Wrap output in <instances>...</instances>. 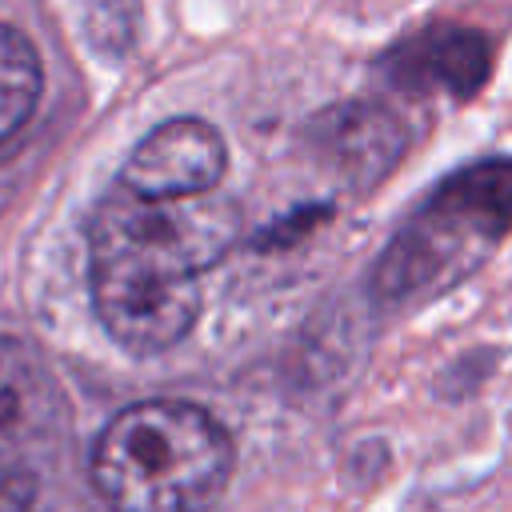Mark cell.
<instances>
[{"instance_id":"cell-5","label":"cell","mask_w":512,"mask_h":512,"mask_svg":"<svg viewBox=\"0 0 512 512\" xmlns=\"http://www.w3.org/2000/svg\"><path fill=\"white\" fill-rule=\"evenodd\" d=\"M224 168H228L224 136L208 120L180 116L152 128L128 152L116 184L144 200H188L216 192Z\"/></svg>"},{"instance_id":"cell-4","label":"cell","mask_w":512,"mask_h":512,"mask_svg":"<svg viewBox=\"0 0 512 512\" xmlns=\"http://www.w3.org/2000/svg\"><path fill=\"white\" fill-rule=\"evenodd\" d=\"M72 432L68 396L44 352L0 336V512H36Z\"/></svg>"},{"instance_id":"cell-2","label":"cell","mask_w":512,"mask_h":512,"mask_svg":"<svg viewBox=\"0 0 512 512\" xmlns=\"http://www.w3.org/2000/svg\"><path fill=\"white\" fill-rule=\"evenodd\" d=\"M232 436L200 404L140 400L92 444V484L112 512H208L232 476Z\"/></svg>"},{"instance_id":"cell-8","label":"cell","mask_w":512,"mask_h":512,"mask_svg":"<svg viewBox=\"0 0 512 512\" xmlns=\"http://www.w3.org/2000/svg\"><path fill=\"white\" fill-rule=\"evenodd\" d=\"M44 92V68L24 32L0 24V144L12 140L36 112Z\"/></svg>"},{"instance_id":"cell-3","label":"cell","mask_w":512,"mask_h":512,"mask_svg":"<svg viewBox=\"0 0 512 512\" xmlns=\"http://www.w3.org/2000/svg\"><path fill=\"white\" fill-rule=\"evenodd\" d=\"M512 224V156L452 172L396 232L376 264V292L408 300L468 272Z\"/></svg>"},{"instance_id":"cell-7","label":"cell","mask_w":512,"mask_h":512,"mask_svg":"<svg viewBox=\"0 0 512 512\" xmlns=\"http://www.w3.org/2000/svg\"><path fill=\"white\" fill-rule=\"evenodd\" d=\"M316 140H320V156L332 160V168L340 176H348L352 184L380 180L404 152V132H400L396 116L376 104L332 108L316 124Z\"/></svg>"},{"instance_id":"cell-6","label":"cell","mask_w":512,"mask_h":512,"mask_svg":"<svg viewBox=\"0 0 512 512\" xmlns=\"http://www.w3.org/2000/svg\"><path fill=\"white\" fill-rule=\"evenodd\" d=\"M492 72V40L480 28L432 24L392 44L380 60V76L408 96H452L468 100Z\"/></svg>"},{"instance_id":"cell-1","label":"cell","mask_w":512,"mask_h":512,"mask_svg":"<svg viewBox=\"0 0 512 512\" xmlns=\"http://www.w3.org/2000/svg\"><path fill=\"white\" fill-rule=\"evenodd\" d=\"M236 236L240 212L220 192L144 200L116 184L88 224V280L104 332L136 356L184 340L204 304L200 276Z\"/></svg>"}]
</instances>
